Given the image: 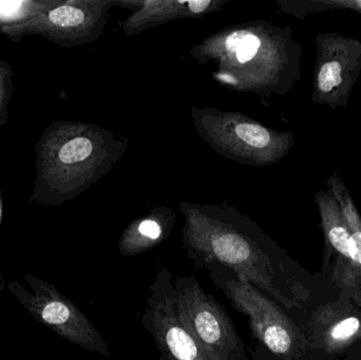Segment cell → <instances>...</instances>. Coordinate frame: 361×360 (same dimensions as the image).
<instances>
[{
  "label": "cell",
  "mask_w": 361,
  "mask_h": 360,
  "mask_svg": "<svg viewBox=\"0 0 361 360\" xmlns=\"http://www.w3.org/2000/svg\"><path fill=\"white\" fill-rule=\"evenodd\" d=\"M189 241V254L195 266H224L245 277L257 289L288 308L294 304L280 283L281 266L259 241L242 232L224 230L223 226L203 232L195 230Z\"/></svg>",
  "instance_id": "1"
},
{
  "label": "cell",
  "mask_w": 361,
  "mask_h": 360,
  "mask_svg": "<svg viewBox=\"0 0 361 360\" xmlns=\"http://www.w3.org/2000/svg\"><path fill=\"white\" fill-rule=\"evenodd\" d=\"M173 293L180 323L205 360H250L245 345L224 306L193 275L176 277Z\"/></svg>",
  "instance_id": "2"
},
{
  "label": "cell",
  "mask_w": 361,
  "mask_h": 360,
  "mask_svg": "<svg viewBox=\"0 0 361 360\" xmlns=\"http://www.w3.org/2000/svg\"><path fill=\"white\" fill-rule=\"evenodd\" d=\"M144 329L160 352L159 360H205L199 347L180 323L173 293V274L159 266L142 317Z\"/></svg>",
  "instance_id": "3"
},
{
  "label": "cell",
  "mask_w": 361,
  "mask_h": 360,
  "mask_svg": "<svg viewBox=\"0 0 361 360\" xmlns=\"http://www.w3.org/2000/svg\"><path fill=\"white\" fill-rule=\"evenodd\" d=\"M330 51L318 54L316 94L320 101H338L354 84L361 70V44L336 37Z\"/></svg>",
  "instance_id": "4"
},
{
  "label": "cell",
  "mask_w": 361,
  "mask_h": 360,
  "mask_svg": "<svg viewBox=\"0 0 361 360\" xmlns=\"http://www.w3.org/2000/svg\"><path fill=\"white\" fill-rule=\"evenodd\" d=\"M317 203L319 206L322 228L329 243L345 259H351L350 257L351 234L336 199L333 197V194L320 192L317 194Z\"/></svg>",
  "instance_id": "5"
},
{
  "label": "cell",
  "mask_w": 361,
  "mask_h": 360,
  "mask_svg": "<svg viewBox=\"0 0 361 360\" xmlns=\"http://www.w3.org/2000/svg\"><path fill=\"white\" fill-rule=\"evenodd\" d=\"M331 192L336 199L345 216V222L351 234L350 241V257L354 266L361 273V218L350 197L349 192L343 185L338 177H333L330 180Z\"/></svg>",
  "instance_id": "6"
},
{
  "label": "cell",
  "mask_w": 361,
  "mask_h": 360,
  "mask_svg": "<svg viewBox=\"0 0 361 360\" xmlns=\"http://www.w3.org/2000/svg\"><path fill=\"white\" fill-rule=\"evenodd\" d=\"M59 2L55 0H0V30L25 23Z\"/></svg>",
  "instance_id": "7"
},
{
  "label": "cell",
  "mask_w": 361,
  "mask_h": 360,
  "mask_svg": "<svg viewBox=\"0 0 361 360\" xmlns=\"http://www.w3.org/2000/svg\"><path fill=\"white\" fill-rule=\"evenodd\" d=\"M238 137L247 145L255 148H265L271 142V135L259 125L241 124L235 127Z\"/></svg>",
  "instance_id": "8"
},
{
  "label": "cell",
  "mask_w": 361,
  "mask_h": 360,
  "mask_svg": "<svg viewBox=\"0 0 361 360\" xmlns=\"http://www.w3.org/2000/svg\"><path fill=\"white\" fill-rule=\"evenodd\" d=\"M360 321L356 317L343 319L331 329L330 337L335 342H349L360 332Z\"/></svg>",
  "instance_id": "9"
},
{
  "label": "cell",
  "mask_w": 361,
  "mask_h": 360,
  "mask_svg": "<svg viewBox=\"0 0 361 360\" xmlns=\"http://www.w3.org/2000/svg\"><path fill=\"white\" fill-rule=\"evenodd\" d=\"M8 74L6 67L0 63V126L6 123V104H8Z\"/></svg>",
  "instance_id": "10"
},
{
  "label": "cell",
  "mask_w": 361,
  "mask_h": 360,
  "mask_svg": "<svg viewBox=\"0 0 361 360\" xmlns=\"http://www.w3.org/2000/svg\"><path fill=\"white\" fill-rule=\"evenodd\" d=\"M248 34L250 33L246 31H239L229 35L228 38L226 39L227 50L231 53H237L238 50L240 49V46H241L242 39H243L246 35H248Z\"/></svg>",
  "instance_id": "11"
},
{
  "label": "cell",
  "mask_w": 361,
  "mask_h": 360,
  "mask_svg": "<svg viewBox=\"0 0 361 360\" xmlns=\"http://www.w3.org/2000/svg\"><path fill=\"white\" fill-rule=\"evenodd\" d=\"M257 52H258V49L250 48V46H242V48L238 50L235 54H237L238 61L241 63H244L254 58Z\"/></svg>",
  "instance_id": "12"
},
{
  "label": "cell",
  "mask_w": 361,
  "mask_h": 360,
  "mask_svg": "<svg viewBox=\"0 0 361 360\" xmlns=\"http://www.w3.org/2000/svg\"><path fill=\"white\" fill-rule=\"evenodd\" d=\"M210 1H189L188 6L190 10L195 13H200L205 10L209 6Z\"/></svg>",
  "instance_id": "13"
},
{
  "label": "cell",
  "mask_w": 361,
  "mask_h": 360,
  "mask_svg": "<svg viewBox=\"0 0 361 360\" xmlns=\"http://www.w3.org/2000/svg\"><path fill=\"white\" fill-rule=\"evenodd\" d=\"M2 213V200H1V192H0V220H1Z\"/></svg>",
  "instance_id": "14"
}]
</instances>
